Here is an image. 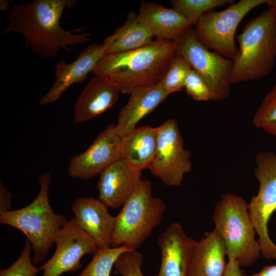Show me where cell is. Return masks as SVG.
<instances>
[{"label": "cell", "instance_id": "20", "mask_svg": "<svg viewBox=\"0 0 276 276\" xmlns=\"http://www.w3.org/2000/svg\"><path fill=\"white\" fill-rule=\"evenodd\" d=\"M226 256L225 242L214 228L197 241L189 276H223L227 264Z\"/></svg>", "mask_w": 276, "mask_h": 276}, {"label": "cell", "instance_id": "27", "mask_svg": "<svg viewBox=\"0 0 276 276\" xmlns=\"http://www.w3.org/2000/svg\"><path fill=\"white\" fill-rule=\"evenodd\" d=\"M32 250L31 243L26 240L19 257L8 268L1 269L0 276H36L40 269L33 264L31 257Z\"/></svg>", "mask_w": 276, "mask_h": 276}, {"label": "cell", "instance_id": "5", "mask_svg": "<svg viewBox=\"0 0 276 276\" xmlns=\"http://www.w3.org/2000/svg\"><path fill=\"white\" fill-rule=\"evenodd\" d=\"M152 183L141 179L115 216L110 247L126 245L137 250L162 220L164 200L152 195Z\"/></svg>", "mask_w": 276, "mask_h": 276}, {"label": "cell", "instance_id": "22", "mask_svg": "<svg viewBox=\"0 0 276 276\" xmlns=\"http://www.w3.org/2000/svg\"><path fill=\"white\" fill-rule=\"evenodd\" d=\"M153 34L134 12L128 13L124 24L106 39L109 45L105 55L125 52L144 47L153 41Z\"/></svg>", "mask_w": 276, "mask_h": 276}, {"label": "cell", "instance_id": "4", "mask_svg": "<svg viewBox=\"0 0 276 276\" xmlns=\"http://www.w3.org/2000/svg\"><path fill=\"white\" fill-rule=\"evenodd\" d=\"M49 173L39 179L40 190L34 200L22 208L0 214V223L14 227L23 233L33 250V262L37 265L47 257L54 243L57 234L67 221L66 217L56 214L50 205Z\"/></svg>", "mask_w": 276, "mask_h": 276}, {"label": "cell", "instance_id": "13", "mask_svg": "<svg viewBox=\"0 0 276 276\" xmlns=\"http://www.w3.org/2000/svg\"><path fill=\"white\" fill-rule=\"evenodd\" d=\"M109 45L105 39L102 44L94 43L82 51L71 63L62 60L55 65V82L40 99L39 104L44 105L56 101L71 85L81 83L93 72L100 60L105 55Z\"/></svg>", "mask_w": 276, "mask_h": 276}, {"label": "cell", "instance_id": "24", "mask_svg": "<svg viewBox=\"0 0 276 276\" xmlns=\"http://www.w3.org/2000/svg\"><path fill=\"white\" fill-rule=\"evenodd\" d=\"M192 69L187 59L176 52L160 83L169 94L181 91L185 88L187 75Z\"/></svg>", "mask_w": 276, "mask_h": 276}, {"label": "cell", "instance_id": "6", "mask_svg": "<svg viewBox=\"0 0 276 276\" xmlns=\"http://www.w3.org/2000/svg\"><path fill=\"white\" fill-rule=\"evenodd\" d=\"M213 219L215 228L225 242L229 259L237 260L241 267L255 263L261 255L248 203L234 194L224 195L216 204Z\"/></svg>", "mask_w": 276, "mask_h": 276}, {"label": "cell", "instance_id": "11", "mask_svg": "<svg viewBox=\"0 0 276 276\" xmlns=\"http://www.w3.org/2000/svg\"><path fill=\"white\" fill-rule=\"evenodd\" d=\"M52 257L39 267L42 276H60L82 267L81 260L86 254L94 255L99 248L93 239L71 219L59 229Z\"/></svg>", "mask_w": 276, "mask_h": 276}, {"label": "cell", "instance_id": "3", "mask_svg": "<svg viewBox=\"0 0 276 276\" xmlns=\"http://www.w3.org/2000/svg\"><path fill=\"white\" fill-rule=\"evenodd\" d=\"M258 16L248 21L236 36L239 47L235 58L232 84L266 76L276 59V7L268 5Z\"/></svg>", "mask_w": 276, "mask_h": 276}, {"label": "cell", "instance_id": "1", "mask_svg": "<svg viewBox=\"0 0 276 276\" xmlns=\"http://www.w3.org/2000/svg\"><path fill=\"white\" fill-rule=\"evenodd\" d=\"M75 0H35L13 5L8 13V24L3 34L22 35L25 47L44 58L56 57L61 50L70 51L71 45L83 44L90 34L82 29L64 30L60 19L66 8H72Z\"/></svg>", "mask_w": 276, "mask_h": 276}, {"label": "cell", "instance_id": "17", "mask_svg": "<svg viewBox=\"0 0 276 276\" xmlns=\"http://www.w3.org/2000/svg\"><path fill=\"white\" fill-rule=\"evenodd\" d=\"M120 92L116 83L106 77L96 75L75 103V123L88 121L111 108L117 101Z\"/></svg>", "mask_w": 276, "mask_h": 276}, {"label": "cell", "instance_id": "30", "mask_svg": "<svg viewBox=\"0 0 276 276\" xmlns=\"http://www.w3.org/2000/svg\"><path fill=\"white\" fill-rule=\"evenodd\" d=\"M12 194L0 184V214L10 211Z\"/></svg>", "mask_w": 276, "mask_h": 276}, {"label": "cell", "instance_id": "23", "mask_svg": "<svg viewBox=\"0 0 276 276\" xmlns=\"http://www.w3.org/2000/svg\"><path fill=\"white\" fill-rule=\"evenodd\" d=\"M133 249L126 245L99 248L89 264L77 276H110L119 256Z\"/></svg>", "mask_w": 276, "mask_h": 276}, {"label": "cell", "instance_id": "19", "mask_svg": "<svg viewBox=\"0 0 276 276\" xmlns=\"http://www.w3.org/2000/svg\"><path fill=\"white\" fill-rule=\"evenodd\" d=\"M138 15L156 39L176 41L193 26L175 9L155 3L142 2Z\"/></svg>", "mask_w": 276, "mask_h": 276}, {"label": "cell", "instance_id": "16", "mask_svg": "<svg viewBox=\"0 0 276 276\" xmlns=\"http://www.w3.org/2000/svg\"><path fill=\"white\" fill-rule=\"evenodd\" d=\"M142 172L130 168L121 159L100 174L98 199L108 208L122 206L142 179Z\"/></svg>", "mask_w": 276, "mask_h": 276}, {"label": "cell", "instance_id": "32", "mask_svg": "<svg viewBox=\"0 0 276 276\" xmlns=\"http://www.w3.org/2000/svg\"><path fill=\"white\" fill-rule=\"evenodd\" d=\"M252 276H276V265L266 266Z\"/></svg>", "mask_w": 276, "mask_h": 276}, {"label": "cell", "instance_id": "12", "mask_svg": "<svg viewBox=\"0 0 276 276\" xmlns=\"http://www.w3.org/2000/svg\"><path fill=\"white\" fill-rule=\"evenodd\" d=\"M110 124L102 130L84 152L72 157L68 171L73 178L89 179L121 159V137Z\"/></svg>", "mask_w": 276, "mask_h": 276}, {"label": "cell", "instance_id": "29", "mask_svg": "<svg viewBox=\"0 0 276 276\" xmlns=\"http://www.w3.org/2000/svg\"><path fill=\"white\" fill-rule=\"evenodd\" d=\"M185 88L187 94L198 101L212 100V95L206 82L194 70L191 69L186 78Z\"/></svg>", "mask_w": 276, "mask_h": 276}, {"label": "cell", "instance_id": "25", "mask_svg": "<svg viewBox=\"0 0 276 276\" xmlns=\"http://www.w3.org/2000/svg\"><path fill=\"white\" fill-rule=\"evenodd\" d=\"M233 0H173V8L195 25L201 16L212 10L234 3Z\"/></svg>", "mask_w": 276, "mask_h": 276}, {"label": "cell", "instance_id": "28", "mask_svg": "<svg viewBox=\"0 0 276 276\" xmlns=\"http://www.w3.org/2000/svg\"><path fill=\"white\" fill-rule=\"evenodd\" d=\"M143 262V256L137 250L125 251L117 259L114 273L121 276H144L141 270Z\"/></svg>", "mask_w": 276, "mask_h": 276}, {"label": "cell", "instance_id": "10", "mask_svg": "<svg viewBox=\"0 0 276 276\" xmlns=\"http://www.w3.org/2000/svg\"><path fill=\"white\" fill-rule=\"evenodd\" d=\"M157 128L156 152L149 170L165 185L179 187L191 170V152L184 147L175 120H167Z\"/></svg>", "mask_w": 276, "mask_h": 276}, {"label": "cell", "instance_id": "33", "mask_svg": "<svg viewBox=\"0 0 276 276\" xmlns=\"http://www.w3.org/2000/svg\"><path fill=\"white\" fill-rule=\"evenodd\" d=\"M1 10H6L9 7V3L6 1H1Z\"/></svg>", "mask_w": 276, "mask_h": 276}, {"label": "cell", "instance_id": "26", "mask_svg": "<svg viewBox=\"0 0 276 276\" xmlns=\"http://www.w3.org/2000/svg\"><path fill=\"white\" fill-rule=\"evenodd\" d=\"M252 123L257 128L276 136V83L258 107Z\"/></svg>", "mask_w": 276, "mask_h": 276}, {"label": "cell", "instance_id": "18", "mask_svg": "<svg viewBox=\"0 0 276 276\" xmlns=\"http://www.w3.org/2000/svg\"><path fill=\"white\" fill-rule=\"evenodd\" d=\"M126 104L120 110L116 133L121 137L125 136L136 128L137 124L154 110L169 95L160 82L137 89L130 94Z\"/></svg>", "mask_w": 276, "mask_h": 276}, {"label": "cell", "instance_id": "15", "mask_svg": "<svg viewBox=\"0 0 276 276\" xmlns=\"http://www.w3.org/2000/svg\"><path fill=\"white\" fill-rule=\"evenodd\" d=\"M74 219L78 225L95 241L99 248L110 247L115 216L99 199L83 197L72 204Z\"/></svg>", "mask_w": 276, "mask_h": 276}, {"label": "cell", "instance_id": "34", "mask_svg": "<svg viewBox=\"0 0 276 276\" xmlns=\"http://www.w3.org/2000/svg\"><path fill=\"white\" fill-rule=\"evenodd\" d=\"M267 4L276 7V0H268Z\"/></svg>", "mask_w": 276, "mask_h": 276}, {"label": "cell", "instance_id": "2", "mask_svg": "<svg viewBox=\"0 0 276 276\" xmlns=\"http://www.w3.org/2000/svg\"><path fill=\"white\" fill-rule=\"evenodd\" d=\"M176 50L175 41L156 39L137 49L105 55L92 72L109 79L122 93L131 94L160 83Z\"/></svg>", "mask_w": 276, "mask_h": 276}, {"label": "cell", "instance_id": "9", "mask_svg": "<svg viewBox=\"0 0 276 276\" xmlns=\"http://www.w3.org/2000/svg\"><path fill=\"white\" fill-rule=\"evenodd\" d=\"M176 52L185 57L210 87L212 100H223L229 96L233 60L212 52L196 39L192 28L175 41Z\"/></svg>", "mask_w": 276, "mask_h": 276}, {"label": "cell", "instance_id": "31", "mask_svg": "<svg viewBox=\"0 0 276 276\" xmlns=\"http://www.w3.org/2000/svg\"><path fill=\"white\" fill-rule=\"evenodd\" d=\"M223 276H246L241 269L238 261L235 259L228 260Z\"/></svg>", "mask_w": 276, "mask_h": 276}, {"label": "cell", "instance_id": "8", "mask_svg": "<svg viewBox=\"0 0 276 276\" xmlns=\"http://www.w3.org/2000/svg\"><path fill=\"white\" fill-rule=\"evenodd\" d=\"M254 175L259 182L258 194L248 204V213L259 237L261 255L276 260V245L268 235L267 224L276 210V153L261 152L255 158Z\"/></svg>", "mask_w": 276, "mask_h": 276}, {"label": "cell", "instance_id": "14", "mask_svg": "<svg viewBox=\"0 0 276 276\" xmlns=\"http://www.w3.org/2000/svg\"><path fill=\"white\" fill-rule=\"evenodd\" d=\"M196 243L179 224H170L157 239L162 259L157 276H189Z\"/></svg>", "mask_w": 276, "mask_h": 276}, {"label": "cell", "instance_id": "7", "mask_svg": "<svg viewBox=\"0 0 276 276\" xmlns=\"http://www.w3.org/2000/svg\"><path fill=\"white\" fill-rule=\"evenodd\" d=\"M268 0H241L220 11L203 14L194 29L197 40L204 47L234 60L238 48L235 41L237 28L245 16Z\"/></svg>", "mask_w": 276, "mask_h": 276}, {"label": "cell", "instance_id": "21", "mask_svg": "<svg viewBox=\"0 0 276 276\" xmlns=\"http://www.w3.org/2000/svg\"><path fill=\"white\" fill-rule=\"evenodd\" d=\"M157 140V127H136L121 137V159L135 171L149 169L156 152Z\"/></svg>", "mask_w": 276, "mask_h": 276}]
</instances>
